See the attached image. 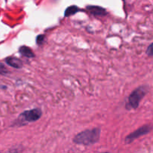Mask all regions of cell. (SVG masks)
<instances>
[{
    "label": "cell",
    "mask_w": 153,
    "mask_h": 153,
    "mask_svg": "<svg viewBox=\"0 0 153 153\" xmlns=\"http://www.w3.org/2000/svg\"><path fill=\"white\" fill-rule=\"evenodd\" d=\"M19 52L21 55H23V56H25V57H26V58H34V54L33 53L32 50H31L29 47H28V46H21L19 49Z\"/></svg>",
    "instance_id": "7"
},
{
    "label": "cell",
    "mask_w": 153,
    "mask_h": 153,
    "mask_svg": "<svg viewBox=\"0 0 153 153\" xmlns=\"http://www.w3.org/2000/svg\"><path fill=\"white\" fill-rule=\"evenodd\" d=\"M146 53H147V55H149V56H152V43H151V44L149 46V47H148L147 50H146Z\"/></svg>",
    "instance_id": "11"
},
{
    "label": "cell",
    "mask_w": 153,
    "mask_h": 153,
    "mask_svg": "<svg viewBox=\"0 0 153 153\" xmlns=\"http://www.w3.org/2000/svg\"><path fill=\"white\" fill-rule=\"evenodd\" d=\"M5 62L7 65L10 66L13 68L21 69L22 67V62L19 58L14 57H8L5 59Z\"/></svg>",
    "instance_id": "6"
},
{
    "label": "cell",
    "mask_w": 153,
    "mask_h": 153,
    "mask_svg": "<svg viewBox=\"0 0 153 153\" xmlns=\"http://www.w3.org/2000/svg\"><path fill=\"white\" fill-rule=\"evenodd\" d=\"M7 73H8V71L6 69V67L4 65H2V64H0V74L5 75Z\"/></svg>",
    "instance_id": "10"
},
{
    "label": "cell",
    "mask_w": 153,
    "mask_h": 153,
    "mask_svg": "<svg viewBox=\"0 0 153 153\" xmlns=\"http://www.w3.org/2000/svg\"><path fill=\"white\" fill-rule=\"evenodd\" d=\"M42 116V111L40 108H34L31 110L25 111L19 117V120L27 123H33L38 120Z\"/></svg>",
    "instance_id": "3"
},
{
    "label": "cell",
    "mask_w": 153,
    "mask_h": 153,
    "mask_svg": "<svg viewBox=\"0 0 153 153\" xmlns=\"http://www.w3.org/2000/svg\"><path fill=\"white\" fill-rule=\"evenodd\" d=\"M80 10H81V9L79 8V7H78L77 6H76V5L70 6V7H68L67 9H66L65 12H64V16H65L66 17H67V16H73V15L76 14L77 12L80 11Z\"/></svg>",
    "instance_id": "8"
},
{
    "label": "cell",
    "mask_w": 153,
    "mask_h": 153,
    "mask_svg": "<svg viewBox=\"0 0 153 153\" xmlns=\"http://www.w3.org/2000/svg\"><path fill=\"white\" fill-rule=\"evenodd\" d=\"M45 40V35L43 34H40V35H38L37 37V39H36V42L38 45H42L43 43L44 42Z\"/></svg>",
    "instance_id": "9"
},
{
    "label": "cell",
    "mask_w": 153,
    "mask_h": 153,
    "mask_svg": "<svg viewBox=\"0 0 153 153\" xmlns=\"http://www.w3.org/2000/svg\"><path fill=\"white\" fill-rule=\"evenodd\" d=\"M101 129L99 128L87 129L76 134L73 138V142L76 144L90 146L97 143L100 140Z\"/></svg>",
    "instance_id": "1"
},
{
    "label": "cell",
    "mask_w": 153,
    "mask_h": 153,
    "mask_svg": "<svg viewBox=\"0 0 153 153\" xmlns=\"http://www.w3.org/2000/svg\"><path fill=\"white\" fill-rule=\"evenodd\" d=\"M87 10L96 16H103L107 14V11L103 7H100V6H94V5H88L87 6Z\"/></svg>",
    "instance_id": "5"
},
{
    "label": "cell",
    "mask_w": 153,
    "mask_h": 153,
    "mask_svg": "<svg viewBox=\"0 0 153 153\" xmlns=\"http://www.w3.org/2000/svg\"><path fill=\"white\" fill-rule=\"evenodd\" d=\"M148 92L147 86H140L134 90L132 93L129 95L128 98V102L126 103L127 110H131L135 109L140 105V101L142 99L146 96Z\"/></svg>",
    "instance_id": "2"
},
{
    "label": "cell",
    "mask_w": 153,
    "mask_h": 153,
    "mask_svg": "<svg viewBox=\"0 0 153 153\" xmlns=\"http://www.w3.org/2000/svg\"><path fill=\"white\" fill-rule=\"evenodd\" d=\"M152 130V126L151 125H144L143 126L140 127L136 131H133L132 133L128 134L125 139V141L126 143H130L132 141H134L135 139L138 138L140 136H143L144 134L149 133Z\"/></svg>",
    "instance_id": "4"
}]
</instances>
